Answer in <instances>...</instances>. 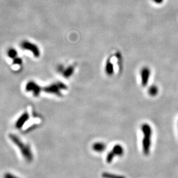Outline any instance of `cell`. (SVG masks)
Returning <instances> with one entry per match:
<instances>
[{
  "instance_id": "6da1fadb",
  "label": "cell",
  "mask_w": 178,
  "mask_h": 178,
  "mask_svg": "<svg viewBox=\"0 0 178 178\" xmlns=\"http://www.w3.org/2000/svg\"><path fill=\"white\" fill-rule=\"evenodd\" d=\"M9 137L11 141L18 146L22 155L27 162H31L33 160V154L29 145L24 144L18 136L14 134H9Z\"/></svg>"
},
{
  "instance_id": "7a4b0ae2",
  "label": "cell",
  "mask_w": 178,
  "mask_h": 178,
  "mask_svg": "<svg viewBox=\"0 0 178 178\" xmlns=\"http://www.w3.org/2000/svg\"><path fill=\"white\" fill-rule=\"evenodd\" d=\"M141 130L144 135L142 139V150L145 156H148L150 153L151 148L152 129L149 124L144 123L141 126Z\"/></svg>"
},
{
  "instance_id": "3957f363",
  "label": "cell",
  "mask_w": 178,
  "mask_h": 178,
  "mask_svg": "<svg viewBox=\"0 0 178 178\" xmlns=\"http://www.w3.org/2000/svg\"><path fill=\"white\" fill-rule=\"evenodd\" d=\"M22 46L24 49L30 50V52H32L35 57H38L40 56L39 49L38 48L37 46H36L33 43H31L27 41H24L22 44Z\"/></svg>"
},
{
  "instance_id": "277c9868",
  "label": "cell",
  "mask_w": 178,
  "mask_h": 178,
  "mask_svg": "<svg viewBox=\"0 0 178 178\" xmlns=\"http://www.w3.org/2000/svg\"><path fill=\"white\" fill-rule=\"evenodd\" d=\"M141 79V85L143 87L148 85L149 79L150 76V70L148 67H143L140 73Z\"/></svg>"
},
{
  "instance_id": "5b68a950",
  "label": "cell",
  "mask_w": 178,
  "mask_h": 178,
  "mask_svg": "<svg viewBox=\"0 0 178 178\" xmlns=\"http://www.w3.org/2000/svg\"><path fill=\"white\" fill-rule=\"evenodd\" d=\"M64 88H65V86H64L63 83H57L48 86L45 89V90L48 93L59 95L60 94V90Z\"/></svg>"
},
{
  "instance_id": "8992f818",
  "label": "cell",
  "mask_w": 178,
  "mask_h": 178,
  "mask_svg": "<svg viewBox=\"0 0 178 178\" xmlns=\"http://www.w3.org/2000/svg\"><path fill=\"white\" fill-rule=\"evenodd\" d=\"M26 90L28 92H33L34 95L37 96L40 93V87L37 83L33 82H30L27 83L26 86Z\"/></svg>"
},
{
  "instance_id": "52a82bcc",
  "label": "cell",
  "mask_w": 178,
  "mask_h": 178,
  "mask_svg": "<svg viewBox=\"0 0 178 178\" xmlns=\"http://www.w3.org/2000/svg\"><path fill=\"white\" fill-rule=\"evenodd\" d=\"M29 119V115H28V113H23L18 120L17 122L15 124V126L18 129L22 128L24 123L28 120Z\"/></svg>"
},
{
  "instance_id": "ba28073f",
  "label": "cell",
  "mask_w": 178,
  "mask_h": 178,
  "mask_svg": "<svg viewBox=\"0 0 178 178\" xmlns=\"http://www.w3.org/2000/svg\"><path fill=\"white\" fill-rule=\"evenodd\" d=\"M107 148L106 145L102 142H96L92 146L93 150L98 153H101L105 150Z\"/></svg>"
},
{
  "instance_id": "9c48e42d",
  "label": "cell",
  "mask_w": 178,
  "mask_h": 178,
  "mask_svg": "<svg viewBox=\"0 0 178 178\" xmlns=\"http://www.w3.org/2000/svg\"><path fill=\"white\" fill-rule=\"evenodd\" d=\"M112 151L115 154V156H118L119 157L122 156L124 154V149L122 145H119V144L115 145L113 147Z\"/></svg>"
},
{
  "instance_id": "30bf717a",
  "label": "cell",
  "mask_w": 178,
  "mask_h": 178,
  "mask_svg": "<svg viewBox=\"0 0 178 178\" xmlns=\"http://www.w3.org/2000/svg\"><path fill=\"white\" fill-rule=\"evenodd\" d=\"M113 64H112L110 59H108L105 65V72L109 76H111L112 75V74H113Z\"/></svg>"
},
{
  "instance_id": "8fae6325",
  "label": "cell",
  "mask_w": 178,
  "mask_h": 178,
  "mask_svg": "<svg viewBox=\"0 0 178 178\" xmlns=\"http://www.w3.org/2000/svg\"><path fill=\"white\" fill-rule=\"evenodd\" d=\"M102 177L103 178H126L124 176L111 174L109 172H104L102 174Z\"/></svg>"
},
{
  "instance_id": "7c38bea8",
  "label": "cell",
  "mask_w": 178,
  "mask_h": 178,
  "mask_svg": "<svg viewBox=\"0 0 178 178\" xmlns=\"http://www.w3.org/2000/svg\"><path fill=\"white\" fill-rule=\"evenodd\" d=\"M158 92H159V89L156 86H152L149 88L148 93L150 96H156L158 94Z\"/></svg>"
},
{
  "instance_id": "4fadbf2b",
  "label": "cell",
  "mask_w": 178,
  "mask_h": 178,
  "mask_svg": "<svg viewBox=\"0 0 178 178\" xmlns=\"http://www.w3.org/2000/svg\"><path fill=\"white\" fill-rule=\"evenodd\" d=\"M115 154L113 153L112 151H111L108 153L106 157V161L107 162V163H111L112 161L115 158Z\"/></svg>"
},
{
  "instance_id": "5bb4252c",
  "label": "cell",
  "mask_w": 178,
  "mask_h": 178,
  "mask_svg": "<svg viewBox=\"0 0 178 178\" xmlns=\"http://www.w3.org/2000/svg\"><path fill=\"white\" fill-rule=\"evenodd\" d=\"M73 71H74V68L72 67H69L68 69L64 72V76L65 77H69L71 76V75L72 74Z\"/></svg>"
},
{
  "instance_id": "9a60e30c",
  "label": "cell",
  "mask_w": 178,
  "mask_h": 178,
  "mask_svg": "<svg viewBox=\"0 0 178 178\" xmlns=\"http://www.w3.org/2000/svg\"><path fill=\"white\" fill-rule=\"evenodd\" d=\"M8 55L9 57L11 58H15L17 56V52L16 50H15L14 49H12L9 52H8Z\"/></svg>"
},
{
  "instance_id": "2e32d148",
  "label": "cell",
  "mask_w": 178,
  "mask_h": 178,
  "mask_svg": "<svg viewBox=\"0 0 178 178\" xmlns=\"http://www.w3.org/2000/svg\"><path fill=\"white\" fill-rule=\"evenodd\" d=\"M4 178H19L15 176L14 175L10 173H7L4 175Z\"/></svg>"
}]
</instances>
